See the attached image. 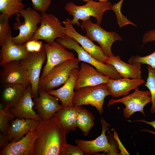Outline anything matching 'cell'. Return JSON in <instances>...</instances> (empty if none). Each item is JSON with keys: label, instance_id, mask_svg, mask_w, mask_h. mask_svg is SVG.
<instances>
[{"label": "cell", "instance_id": "2", "mask_svg": "<svg viewBox=\"0 0 155 155\" xmlns=\"http://www.w3.org/2000/svg\"><path fill=\"white\" fill-rule=\"evenodd\" d=\"M111 3L109 1L96 2L93 0L87 2L82 6H77L72 2L67 3L64 9L69 14L73 16L70 20L72 25L80 26L79 20L82 21L88 20L90 16L95 17L97 20L96 23L100 25L104 12L111 10Z\"/></svg>", "mask_w": 155, "mask_h": 155}, {"label": "cell", "instance_id": "21", "mask_svg": "<svg viewBox=\"0 0 155 155\" xmlns=\"http://www.w3.org/2000/svg\"><path fill=\"white\" fill-rule=\"evenodd\" d=\"M40 121L31 119H19L10 121L6 134L9 142H16L20 140L25 134L37 127Z\"/></svg>", "mask_w": 155, "mask_h": 155}, {"label": "cell", "instance_id": "26", "mask_svg": "<svg viewBox=\"0 0 155 155\" xmlns=\"http://www.w3.org/2000/svg\"><path fill=\"white\" fill-rule=\"evenodd\" d=\"M94 119L91 113L81 106L76 118V127L81 130L85 136H87L94 126Z\"/></svg>", "mask_w": 155, "mask_h": 155}, {"label": "cell", "instance_id": "32", "mask_svg": "<svg viewBox=\"0 0 155 155\" xmlns=\"http://www.w3.org/2000/svg\"><path fill=\"white\" fill-rule=\"evenodd\" d=\"M31 0L33 8L41 13H46L51 2V0Z\"/></svg>", "mask_w": 155, "mask_h": 155}, {"label": "cell", "instance_id": "18", "mask_svg": "<svg viewBox=\"0 0 155 155\" xmlns=\"http://www.w3.org/2000/svg\"><path fill=\"white\" fill-rule=\"evenodd\" d=\"M32 98L30 84L27 86L24 94L18 104L9 108L12 115L19 119H31L39 121L42 120L34 110L35 103Z\"/></svg>", "mask_w": 155, "mask_h": 155}, {"label": "cell", "instance_id": "30", "mask_svg": "<svg viewBox=\"0 0 155 155\" xmlns=\"http://www.w3.org/2000/svg\"><path fill=\"white\" fill-rule=\"evenodd\" d=\"M9 18L2 14L0 15V45L1 46L7 40L11 38V27Z\"/></svg>", "mask_w": 155, "mask_h": 155}, {"label": "cell", "instance_id": "28", "mask_svg": "<svg viewBox=\"0 0 155 155\" xmlns=\"http://www.w3.org/2000/svg\"><path fill=\"white\" fill-rule=\"evenodd\" d=\"M14 117L9 110V108L3 103L0 104V132L6 135L7 133L9 122L14 119Z\"/></svg>", "mask_w": 155, "mask_h": 155}, {"label": "cell", "instance_id": "1", "mask_svg": "<svg viewBox=\"0 0 155 155\" xmlns=\"http://www.w3.org/2000/svg\"><path fill=\"white\" fill-rule=\"evenodd\" d=\"M35 130L38 137L33 155H60L67 144V134L57 119L53 117L40 121Z\"/></svg>", "mask_w": 155, "mask_h": 155}, {"label": "cell", "instance_id": "23", "mask_svg": "<svg viewBox=\"0 0 155 155\" xmlns=\"http://www.w3.org/2000/svg\"><path fill=\"white\" fill-rule=\"evenodd\" d=\"M104 63L113 66L123 78H142L141 63H127L122 61L119 55L107 57Z\"/></svg>", "mask_w": 155, "mask_h": 155}, {"label": "cell", "instance_id": "19", "mask_svg": "<svg viewBox=\"0 0 155 155\" xmlns=\"http://www.w3.org/2000/svg\"><path fill=\"white\" fill-rule=\"evenodd\" d=\"M12 38V37H11ZM11 38L7 40L1 46L0 64L1 65L11 61H19L27 58L31 53L26 50L25 43H15Z\"/></svg>", "mask_w": 155, "mask_h": 155}, {"label": "cell", "instance_id": "40", "mask_svg": "<svg viewBox=\"0 0 155 155\" xmlns=\"http://www.w3.org/2000/svg\"><path fill=\"white\" fill-rule=\"evenodd\" d=\"M83 1H86V2H88V1H91V0H82Z\"/></svg>", "mask_w": 155, "mask_h": 155}, {"label": "cell", "instance_id": "3", "mask_svg": "<svg viewBox=\"0 0 155 155\" xmlns=\"http://www.w3.org/2000/svg\"><path fill=\"white\" fill-rule=\"evenodd\" d=\"M56 42L65 49L73 50L77 53L80 61L93 66L99 72L110 79L116 80L123 78L112 65L101 62L92 57L73 38L67 35L57 38Z\"/></svg>", "mask_w": 155, "mask_h": 155}, {"label": "cell", "instance_id": "29", "mask_svg": "<svg viewBox=\"0 0 155 155\" xmlns=\"http://www.w3.org/2000/svg\"><path fill=\"white\" fill-rule=\"evenodd\" d=\"M148 76L144 86L149 89L151 94L152 105L150 111L151 113H155V69L148 65L147 66Z\"/></svg>", "mask_w": 155, "mask_h": 155}, {"label": "cell", "instance_id": "41", "mask_svg": "<svg viewBox=\"0 0 155 155\" xmlns=\"http://www.w3.org/2000/svg\"><path fill=\"white\" fill-rule=\"evenodd\" d=\"M122 0V1H123L124 0Z\"/></svg>", "mask_w": 155, "mask_h": 155}, {"label": "cell", "instance_id": "17", "mask_svg": "<svg viewBox=\"0 0 155 155\" xmlns=\"http://www.w3.org/2000/svg\"><path fill=\"white\" fill-rule=\"evenodd\" d=\"M110 79L109 77L100 73L92 65L82 62L78 70L74 89L77 90L86 86L106 83Z\"/></svg>", "mask_w": 155, "mask_h": 155}, {"label": "cell", "instance_id": "16", "mask_svg": "<svg viewBox=\"0 0 155 155\" xmlns=\"http://www.w3.org/2000/svg\"><path fill=\"white\" fill-rule=\"evenodd\" d=\"M63 23L64 25V32L66 35L76 40L93 57L104 63L107 57L104 54L100 47L94 44L86 36H84L78 33L73 28L69 18Z\"/></svg>", "mask_w": 155, "mask_h": 155}, {"label": "cell", "instance_id": "20", "mask_svg": "<svg viewBox=\"0 0 155 155\" xmlns=\"http://www.w3.org/2000/svg\"><path fill=\"white\" fill-rule=\"evenodd\" d=\"M145 83L141 79L122 78L114 80L110 79L106 83L111 95L113 97L118 98L128 95L131 90L138 88V86Z\"/></svg>", "mask_w": 155, "mask_h": 155}, {"label": "cell", "instance_id": "9", "mask_svg": "<svg viewBox=\"0 0 155 155\" xmlns=\"http://www.w3.org/2000/svg\"><path fill=\"white\" fill-rule=\"evenodd\" d=\"M40 14V25L30 40H42L51 44L55 39L66 35L62 23L55 15L46 13Z\"/></svg>", "mask_w": 155, "mask_h": 155}, {"label": "cell", "instance_id": "24", "mask_svg": "<svg viewBox=\"0 0 155 155\" xmlns=\"http://www.w3.org/2000/svg\"><path fill=\"white\" fill-rule=\"evenodd\" d=\"M81 106L66 107L57 112L53 117L56 118L67 134L76 129V120Z\"/></svg>", "mask_w": 155, "mask_h": 155}, {"label": "cell", "instance_id": "31", "mask_svg": "<svg viewBox=\"0 0 155 155\" xmlns=\"http://www.w3.org/2000/svg\"><path fill=\"white\" fill-rule=\"evenodd\" d=\"M154 44L155 45V42ZM128 61V63L130 64L136 63L146 64L155 69V51L152 54L145 56H131Z\"/></svg>", "mask_w": 155, "mask_h": 155}, {"label": "cell", "instance_id": "6", "mask_svg": "<svg viewBox=\"0 0 155 155\" xmlns=\"http://www.w3.org/2000/svg\"><path fill=\"white\" fill-rule=\"evenodd\" d=\"M80 61L76 58L65 61L53 67L46 76L40 79L38 90L47 92L64 84L69 78L71 71L79 69Z\"/></svg>", "mask_w": 155, "mask_h": 155}, {"label": "cell", "instance_id": "8", "mask_svg": "<svg viewBox=\"0 0 155 155\" xmlns=\"http://www.w3.org/2000/svg\"><path fill=\"white\" fill-rule=\"evenodd\" d=\"M46 59L44 44L38 52L31 53L28 57L19 61L26 73L31 88L32 98L38 95V86L42 67Z\"/></svg>", "mask_w": 155, "mask_h": 155}, {"label": "cell", "instance_id": "10", "mask_svg": "<svg viewBox=\"0 0 155 155\" xmlns=\"http://www.w3.org/2000/svg\"><path fill=\"white\" fill-rule=\"evenodd\" d=\"M134 91L129 95L124 96L123 98L115 99H111L108 106H111L117 103H122L125 106L123 109V115L126 118L129 119L134 113L139 111L144 116V108L148 103L152 102L151 94L149 90H140L138 88L134 90Z\"/></svg>", "mask_w": 155, "mask_h": 155}, {"label": "cell", "instance_id": "27", "mask_svg": "<svg viewBox=\"0 0 155 155\" xmlns=\"http://www.w3.org/2000/svg\"><path fill=\"white\" fill-rule=\"evenodd\" d=\"M22 0H0V12L9 18L24 9Z\"/></svg>", "mask_w": 155, "mask_h": 155}, {"label": "cell", "instance_id": "7", "mask_svg": "<svg viewBox=\"0 0 155 155\" xmlns=\"http://www.w3.org/2000/svg\"><path fill=\"white\" fill-rule=\"evenodd\" d=\"M84 29L86 36L92 41L97 42L107 57L114 56L111 51L113 43L116 41H122V37L114 32H108L102 28L100 25L92 22L90 18L82 21L80 25Z\"/></svg>", "mask_w": 155, "mask_h": 155}, {"label": "cell", "instance_id": "5", "mask_svg": "<svg viewBox=\"0 0 155 155\" xmlns=\"http://www.w3.org/2000/svg\"><path fill=\"white\" fill-rule=\"evenodd\" d=\"M16 14L17 17L21 16L24 19L21 22L16 17V22L13 27L15 30H19V33L17 36L12 37L11 39L15 43L22 44L32 38L38 28L37 25L40 23L41 16L38 11L30 7L24 9Z\"/></svg>", "mask_w": 155, "mask_h": 155}, {"label": "cell", "instance_id": "14", "mask_svg": "<svg viewBox=\"0 0 155 155\" xmlns=\"http://www.w3.org/2000/svg\"><path fill=\"white\" fill-rule=\"evenodd\" d=\"M44 46L46 60L40 79L44 78L55 66L75 58L73 53L66 50L56 41L51 44H45Z\"/></svg>", "mask_w": 155, "mask_h": 155}, {"label": "cell", "instance_id": "33", "mask_svg": "<svg viewBox=\"0 0 155 155\" xmlns=\"http://www.w3.org/2000/svg\"><path fill=\"white\" fill-rule=\"evenodd\" d=\"M84 152L78 146L67 144L61 152L60 155H83Z\"/></svg>", "mask_w": 155, "mask_h": 155}, {"label": "cell", "instance_id": "36", "mask_svg": "<svg viewBox=\"0 0 155 155\" xmlns=\"http://www.w3.org/2000/svg\"><path fill=\"white\" fill-rule=\"evenodd\" d=\"M35 40H30L25 43V47L27 51L30 53L34 52V46Z\"/></svg>", "mask_w": 155, "mask_h": 155}, {"label": "cell", "instance_id": "11", "mask_svg": "<svg viewBox=\"0 0 155 155\" xmlns=\"http://www.w3.org/2000/svg\"><path fill=\"white\" fill-rule=\"evenodd\" d=\"M100 123L102 126V131L100 135L92 140H76L75 142L84 152L86 155H90L99 152H104L117 153L118 151L114 149L108 142L106 132L109 130V124L101 117Z\"/></svg>", "mask_w": 155, "mask_h": 155}, {"label": "cell", "instance_id": "13", "mask_svg": "<svg viewBox=\"0 0 155 155\" xmlns=\"http://www.w3.org/2000/svg\"><path fill=\"white\" fill-rule=\"evenodd\" d=\"M38 96L34 98V109L42 120L49 119L55 114L63 108L59 104V99L44 91L38 90Z\"/></svg>", "mask_w": 155, "mask_h": 155}, {"label": "cell", "instance_id": "22", "mask_svg": "<svg viewBox=\"0 0 155 155\" xmlns=\"http://www.w3.org/2000/svg\"><path fill=\"white\" fill-rule=\"evenodd\" d=\"M78 70L77 69L72 70L69 78L62 86L57 89L52 90L47 92L49 94L57 97L61 102L63 107L73 106L72 100Z\"/></svg>", "mask_w": 155, "mask_h": 155}, {"label": "cell", "instance_id": "38", "mask_svg": "<svg viewBox=\"0 0 155 155\" xmlns=\"http://www.w3.org/2000/svg\"><path fill=\"white\" fill-rule=\"evenodd\" d=\"M43 44L42 42L38 40H35L34 46V52H38L41 49Z\"/></svg>", "mask_w": 155, "mask_h": 155}, {"label": "cell", "instance_id": "34", "mask_svg": "<svg viewBox=\"0 0 155 155\" xmlns=\"http://www.w3.org/2000/svg\"><path fill=\"white\" fill-rule=\"evenodd\" d=\"M153 41L155 42V29L147 31L144 34L143 37V44Z\"/></svg>", "mask_w": 155, "mask_h": 155}, {"label": "cell", "instance_id": "25", "mask_svg": "<svg viewBox=\"0 0 155 155\" xmlns=\"http://www.w3.org/2000/svg\"><path fill=\"white\" fill-rule=\"evenodd\" d=\"M4 85L1 97L2 103L9 108H13L20 101L27 87L22 84Z\"/></svg>", "mask_w": 155, "mask_h": 155}, {"label": "cell", "instance_id": "15", "mask_svg": "<svg viewBox=\"0 0 155 155\" xmlns=\"http://www.w3.org/2000/svg\"><path fill=\"white\" fill-rule=\"evenodd\" d=\"M35 129H33L16 142H9L0 151V155H33L34 144L37 137Z\"/></svg>", "mask_w": 155, "mask_h": 155}, {"label": "cell", "instance_id": "4", "mask_svg": "<svg viewBox=\"0 0 155 155\" xmlns=\"http://www.w3.org/2000/svg\"><path fill=\"white\" fill-rule=\"evenodd\" d=\"M111 95L106 84L84 87L74 92L72 102L73 106L90 105L95 107L98 113L103 112V105L106 96Z\"/></svg>", "mask_w": 155, "mask_h": 155}, {"label": "cell", "instance_id": "37", "mask_svg": "<svg viewBox=\"0 0 155 155\" xmlns=\"http://www.w3.org/2000/svg\"><path fill=\"white\" fill-rule=\"evenodd\" d=\"M9 140L6 135L0 132V148H2L5 145L8 143Z\"/></svg>", "mask_w": 155, "mask_h": 155}, {"label": "cell", "instance_id": "35", "mask_svg": "<svg viewBox=\"0 0 155 155\" xmlns=\"http://www.w3.org/2000/svg\"><path fill=\"white\" fill-rule=\"evenodd\" d=\"M133 121H137V122H141L144 123H146L147 124H149L152 127H153L155 129V120L151 121H148L145 120L144 119H139L138 120H136ZM142 131H145L146 132L150 133H152L154 135H155V132L154 131H153L150 130H149L148 129H143L142 130Z\"/></svg>", "mask_w": 155, "mask_h": 155}, {"label": "cell", "instance_id": "12", "mask_svg": "<svg viewBox=\"0 0 155 155\" xmlns=\"http://www.w3.org/2000/svg\"><path fill=\"white\" fill-rule=\"evenodd\" d=\"M1 66L0 82L4 85L30 84L27 74L19 61H10Z\"/></svg>", "mask_w": 155, "mask_h": 155}, {"label": "cell", "instance_id": "39", "mask_svg": "<svg viewBox=\"0 0 155 155\" xmlns=\"http://www.w3.org/2000/svg\"><path fill=\"white\" fill-rule=\"evenodd\" d=\"M100 2H105L108 1V0H98Z\"/></svg>", "mask_w": 155, "mask_h": 155}]
</instances>
